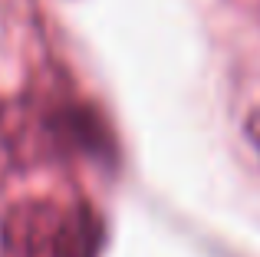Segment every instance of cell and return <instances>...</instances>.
Wrapping results in <instances>:
<instances>
[{
	"label": "cell",
	"mask_w": 260,
	"mask_h": 257,
	"mask_svg": "<svg viewBox=\"0 0 260 257\" xmlns=\"http://www.w3.org/2000/svg\"><path fill=\"white\" fill-rule=\"evenodd\" d=\"M112 135L86 103H23L0 109V181L37 162L95 158L106 162Z\"/></svg>",
	"instance_id": "obj_1"
},
{
	"label": "cell",
	"mask_w": 260,
	"mask_h": 257,
	"mask_svg": "<svg viewBox=\"0 0 260 257\" xmlns=\"http://www.w3.org/2000/svg\"><path fill=\"white\" fill-rule=\"evenodd\" d=\"M106 228L83 198H23L0 214V257H99Z\"/></svg>",
	"instance_id": "obj_2"
},
{
	"label": "cell",
	"mask_w": 260,
	"mask_h": 257,
	"mask_svg": "<svg viewBox=\"0 0 260 257\" xmlns=\"http://www.w3.org/2000/svg\"><path fill=\"white\" fill-rule=\"evenodd\" d=\"M247 135H250V142L257 145V152H260V109L250 116V122H247Z\"/></svg>",
	"instance_id": "obj_3"
},
{
	"label": "cell",
	"mask_w": 260,
	"mask_h": 257,
	"mask_svg": "<svg viewBox=\"0 0 260 257\" xmlns=\"http://www.w3.org/2000/svg\"><path fill=\"white\" fill-rule=\"evenodd\" d=\"M247 4H257V7H260V0H247Z\"/></svg>",
	"instance_id": "obj_4"
}]
</instances>
